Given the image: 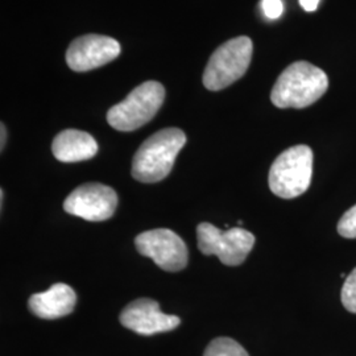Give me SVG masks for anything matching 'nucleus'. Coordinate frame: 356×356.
Listing matches in <instances>:
<instances>
[{
    "label": "nucleus",
    "mask_w": 356,
    "mask_h": 356,
    "mask_svg": "<svg viewBox=\"0 0 356 356\" xmlns=\"http://www.w3.org/2000/svg\"><path fill=\"white\" fill-rule=\"evenodd\" d=\"M329 89V76L318 66L297 61L281 73L270 101L279 108H305L319 101Z\"/></svg>",
    "instance_id": "obj_1"
},
{
    "label": "nucleus",
    "mask_w": 356,
    "mask_h": 356,
    "mask_svg": "<svg viewBox=\"0 0 356 356\" xmlns=\"http://www.w3.org/2000/svg\"><path fill=\"white\" fill-rule=\"evenodd\" d=\"M186 144V135L179 128L156 132L140 145L132 160V176L140 182L153 184L168 177L178 152Z\"/></svg>",
    "instance_id": "obj_2"
},
{
    "label": "nucleus",
    "mask_w": 356,
    "mask_h": 356,
    "mask_svg": "<svg viewBox=\"0 0 356 356\" xmlns=\"http://www.w3.org/2000/svg\"><path fill=\"white\" fill-rule=\"evenodd\" d=\"M314 154L307 145H294L273 161L268 176L272 193L284 200L304 194L313 177Z\"/></svg>",
    "instance_id": "obj_3"
},
{
    "label": "nucleus",
    "mask_w": 356,
    "mask_h": 356,
    "mask_svg": "<svg viewBox=\"0 0 356 356\" xmlns=\"http://www.w3.org/2000/svg\"><path fill=\"white\" fill-rule=\"evenodd\" d=\"M164 99V86L157 81H147L132 90L124 101L108 110L107 122L116 131H135L152 120Z\"/></svg>",
    "instance_id": "obj_4"
},
{
    "label": "nucleus",
    "mask_w": 356,
    "mask_h": 356,
    "mask_svg": "<svg viewBox=\"0 0 356 356\" xmlns=\"http://www.w3.org/2000/svg\"><path fill=\"white\" fill-rule=\"evenodd\" d=\"M254 53L252 40L247 36L231 38L216 49L204 69V86L219 91L241 79L248 70Z\"/></svg>",
    "instance_id": "obj_5"
},
{
    "label": "nucleus",
    "mask_w": 356,
    "mask_h": 356,
    "mask_svg": "<svg viewBox=\"0 0 356 356\" xmlns=\"http://www.w3.org/2000/svg\"><path fill=\"white\" fill-rule=\"evenodd\" d=\"M198 248L206 256L216 254L229 267L241 266L252 251L254 236L242 227L222 231L211 223L204 222L197 227Z\"/></svg>",
    "instance_id": "obj_6"
},
{
    "label": "nucleus",
    "mask_w": 356,
    "mask_h": 356,
    "mask_svg": "<svg viewBox=\"0 0 356 356\" xmlns=\"http://www.w3.org/2000/svg\"><path fill=\"white\" fill-rule=\"evenodd\" d=\"M135 244L143 256L151 257L164 270L178 272L188 264V248L176 232L168 229L141 232Z\"/></svg>",
    "instance_id": "obj_7"
},
{
    "label": "nucleus",
    "mask_w": 356,
    "mask_h": 356,
    "mask_svg": "<svg viewBox=\"0 0 356 356\" xmlns=\"http://www.w3.org/2000/svg\"><path fill=\"white\" fill-rule=\"evenodd\" d=\"M118 195L113 188L98 182L81 185L65 200L64 209L89 222H103L114 216Z\"/></svg>",
    "instance_id": "obj_8"
},
{
    "label": "nucleus",
    "mask_w": 356,
    "mask_h": 356,
    "mask_svg": "<svg viewBox=\"0 0 356 356\" xmlns=\"http://www.w3.org/2000/svg\"><path fill=\"white\" fill-rule=\"evenodd\" d=\"M120 44L103 35H85L76 38L66 51V64L78 72H89L108 64L119 57Z\"/></svg>",
    "instance_id": "obj_9"
},
{
    "label": "nucleus",
    "mask_w": 356,
    "mask_h": 356,
    "mask_svg": "<svg viewBox=\"0 0 356 356\" xmlns=\"http://www.w3.org/2000/svg\"><path fill=\"white\" fill-rule=\"evenodd\" d=\"M120 323L140 335H153L175 330L181 321L177 316L164 314L151 298H139L122 312Z\"/></svg>",
    "instance_id": "obj_10"
},
{
    "label": "nucleus",
    "mask_w": 356,
    "mask_h": 356,
    "mask_svg": "<svg viewBox=\"0 0 356 356\" xmlns=\"http://www.w3.org/2000/svg\"><path fill=\"white\" fill-rule=\"evenodd\" d=\"M76 304V294L66 284H54L48 291L33 294L28 306L38 318L57 319L70 314Z\"/></svg>",
    "instance_id": "obj_11"
},
{
    "label": "nucleus",
    "mask_w": 356,
    "mask_h": 356,
    "mask_svg": "<svg viewBox=\"0 0 356 356\" xmlns=\"http://www.w3.org/2000/svg\"><path fill=\"white\" fill-rule=\"evenodd\" d=\"M51 152L61 163L86 161L98 152V143L85 131L65 129L54 138Z\"/></svg>",
    "instance_id": "obj_12"
},
{
    "label": "nucleus",
    "mask_w": 356,
    "mask_h": 356,
    "mask_svg": "<svg viewBox=\"0 0 356 356\" xmlns=\"http://www.w3.org/2000/svg\"><path fill=\"white\" fill-rule=\"evenodd\" d=\"M204 356H250L242 344L231 338H216L204 350Z\"/></svg>",
    "instance_id": "obj_13"
},
{
    "label": "nucleus",
    "mask_w": 356,
    "mask_h": 356,
    "mask_svg": "<svg viewBox=\"0 0 356 356\" xmlns=\"http://www.w3.org/2000/svg\"><path fill=\"white\" fill-rule=\"evenodd\" d=\"M341 300L346 310L356 314V268L346 277L341 293Z\"/></svg>",
    "instance_id": "obj_14"
},
{
    "label": "nucleus",
    "mask_w": 356,
    "mask_h": 356,
    "mask_svg": "<svg viewBox=\"0 0 356 356\" xmlns=\"http://www.w3.org/2000/svg\"><path fill=\"white\" fill-rule=\"evenodd\" d=\"M338 234L347 239H356V204L344 213L338 222Z\"/></svg>",
    "instance_id": "obj_15"
},
{
    "label": "nucleus",
    "mask_w": 356,
    "mask_h": 356,
    "mask_svg": "<svg viewBox=\"0 0 356 356\" xmlns=\"http://www.w3.org/2000/svg\"><path fill=\"white\" fill-rule=\"evenodd\" d=\"M261 8L268 19L276 20L282 15L284 4L281 0H261Z\"/></svg>",
    "instance_id": "obj_16"
},
{
    "label": "nucleus",
    "mask_w": 356,
    "mask_h": 356,
    "mask_svg": "<svg viewBox=\"0 0 356 356\" xmlns=\"http://www.w3.org/2000/svg\"><path fill=\"white\" fill-rule=\"evenodd\" d=\"M319 1L321 0H300V4L306 13H314L318 8Z\"/></svg>",
    "instance_id": "obj_17"
},
{
    "label": "nucleus",
    "mask_w": 356,
    "mask_h": 356,
    "mask_svg": "<svg viewBox=\"0 0 356 356\" xmlns=\"http://www.w3.org/2000/svg\"><path fill=\"white\" fill-rule=\"evenodd\" d=\"M6 138H7V132H6V127H4V124L1 123V144H0V147H1V151L4 149V144H6Z\"/></svg>",
    "instance_id": "obj_18"
}]
</instances>
